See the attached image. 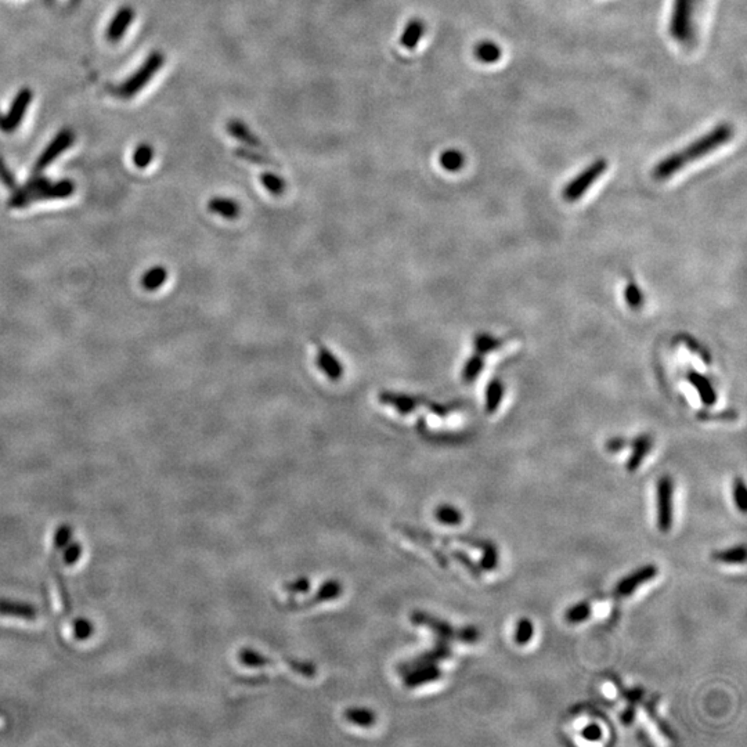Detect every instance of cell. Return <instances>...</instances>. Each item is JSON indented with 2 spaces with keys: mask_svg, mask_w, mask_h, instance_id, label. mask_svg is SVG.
Wrapping results in <instances>:
<instances>
[{
  "mask_svg": "<svg viewBox=\"0 0 747 747\" xmlns=\"http://www.w3.org/2000/svg\"><path fill=\"white\" fill-rule=\"evenodd\" d=\"M733 136V129L729 123H720L703 136L684 147L677 153H673L661 159L654 168V178L656 181H664L674 176L688 163L708 156L718 147L724 146Z\"/></svg>",
  "mask_w": 747,
  "mask_h": 747,
  "instance_id": "1",
  "label": "cell"
},
{
  "mask_svg": "<svg viewBox=\"0 0 747 747\" xmlns=\"http://www.w3.org/2000/svg\"><path fill=\"white\" fill-rule=\"evenodd\" d=\"M73 190H75V186L72 181H63L51 183L44 178H36L29 181L25 186V188L14 195V198L11 200V204L14 206H21V205L28 204L36 200L66 198L73 193Z\"/></svg>",
  "mask_w": 747,
  "mask_h": 747,
  "instance_id": "2",
  "label": "cell"
},
{
  "mask_svg": "<svg viewBox=\"0 0 747 747\" xmlns=\"http://www.w3.org/2000/svg\"><path fill=\"white\" fill-rule=\"evenodd\" d=\"M163 63L165 56L161 51H153L141 64V67L116 89V94L122 98H132L148 85L159 69L163 67Z\"/></svg>",
  "mask_w": 747,
  "mask_h": 747,
  "instance_id": "3",
  "label": "cell"
},
{
  "mask_svg": "<svg viewBox=\"0 0 747 747\" xmlns=\"http://www.w3.org/2000/svg\"><path fill=\"white\" fill-rule=\"evenodd\" d=\"M656 523L661 533H669L674 523V480L661 476L656 483Z\"/></svg>",
  "mask_w": 747,
  "mask_h": 747,
  "instance_id": "4",
  "label": "cell"
},
{
  "mask_svg": "<svg viewBox=\"0 0 747 747\" xmlns=\"http://www.w3.org/2000/svg\"><path fill=\"white\" fill-rule=\"evenodd\" d=\"M693 7L695 0H674L669 24V32L679 44H689L693 39Z\"/></svg>",
  "mask_w": 747,
  "mask_h": 747,
  "instance_id": "5",
  "label": "cell"
},
{
  "mask_svg": "<svg viewBox=\"0 0 747 747\" xmlns=\"http://www.w3.org/2000/svg\"><path fill=\"white\" fill-rule=\"evenodd\" d=\"M608 169V161L604 158L594 161L581 173H579L570 181L564 190V198L569 203H574L584 195L589 187L598 181Z\"/></svg>",
  "mask_w": 747,
  "mask_h": 747,
  "instance_id": "6",
  "label": "cell"
},
{
  "mask_svg": "<svg viewBox=\"0 0 747 747\" xmlns=\"http://www.w3.org/2000/svg\"><path fill=\"white\" fill-rule=\"evenodd\" d=\"M32 91L25 88L17 93V96L14 97L11 106H10V110L9 113H6V116H3L0 119V129L6 133H11L14 132L20 123L23 122L24 115L26 113L31 101H32Z\"/></svg>",
  "mask_w": 747,
  "mask_h": 747,
  "instance_id": "7",
  "label": "cell"
},
{
  "mask_svg": "<svg viewBox=\"0 0 747 747\" xmlns=\"http://www.w3.org/2000/svg\"><path fill=\"white\" fill-rule=\"evenodd\" d=\"M659 574V569L655 565H645L634 570L633 573L623 577L617 586H616V594L619 596H630L633 595L636 589L642 587L644 584L652 581Z\"/></svg>",
  "mask_w": 747,
  "mask_h": 747,
  "instance_id": "8",
  "label": "cell"
},
{
  "mask_svg": "<svg viewBox=\"0 0 747 747\" xmlns=\"http://www.w3.org/2000/svg\"><path fill=\"white\" fill-rule=\"evenodd\" d=\"M73 141H75V135L72 131L63 129L61 132H59L36 161L35 171L36 172L44 171L50 163H53L56 158H59L66 150H68L69 147L73 144Z\"/></svg>",
  "mask_w": 747,
  "mask_h": 747,
  "instance_id": "9",
  "label": "cell"
},
{
  "mask_svg": "<svg viewBox=\"0 0 747 747\" xmlns=\"http://www.w3.org/2000/svg\"><path fill=\"white\" fill-rule=\"evenodd\" d=\"M0 616L21 619L25 621H36L41 614L38 608L32 604L9 598H0Z\"/></svg>",
  "mask_w": 747,
  "mask_h": 747,
  "instance_id": "10",
  "label": "cell"
},
{
  "mask_svg": "<svg viewBox=\"0 0 747 747\" xmlns=\"http://www.w3.org/2000/svg\"><path fill=\"white\" fill-rule=\"evenodd\" d=\"M226 131L230 136L234 137L237 141L244 143L245 146H248L249 148H256V150L265 151L263 143L260 141L259 137L256 136L250 131V128L245 122H243L240 119H230L227 122Z\"/></svg>",
  "mask_w": 747,
  "mask_h": 747,
  "instance_id": "11",
  "label": "cell"
},
{
  "mask_svg": "<svg viewBox=\"0 0 747 747\" xmlns=\"http://www.w3.org/2000/svg\"><path fill=\"white\" fill-rule=\"evenodd\" d=\"M135 19V11L132 7L129 6H125L122 9H119L116 11V14L113 16L111 23L108 25V29H107V39L110 42H119L121 38L125 35V32L128 31V28L131 26V24Z\"/></svg>",
  "mask_w": 747,
  "mask_h": 747,
  "instance_id": "12",
  "label": "cell"
},
{
  "mask_svg": "<svg viewBox=\"0 0 747 747\" xmlns=\"http://www.w3.org/2000/svg\"><path fill=\"white\" fill-rule=\"evenodd\" d=\"M631 447H633V452H631V455H630V458H629V461L626 464V468L630 472H635L641 467V464L644 462L645 457L649 454L651 449H652V437L648 436V435L638 436V437H635Z\"/></svg>",
  "mask_w": 747,
  "mask_h": 747,
  "instance_id": "13",
  "label": "cell"
},
{
  "mask_svg": "<svg viewBox=\"0 0 747 747\" xmlns=\"http://www.w3.org/2000/svg\"><path fill=\"white\" fill-rule=\"evenodd\" d=\"M317 362L318 368L328 377L331 378L332 381L335 380H340L343 374V368H342V364H340L337 357L322 345H318L317 352Z\"/></svg>",
  "mask_w": 747,
  "mask_h": 747,
  "instance_id": "14",
  "label": "cell"
},
{
  "mask_svg": "<svg viewBox=\"0 0 747 747\" xmlns=\"http://www.w3.org/2000/svg\"><path fill=\"white\" fill-rule=\"evenodd\" d=\"M425 29H427V26H425V23L422 20H420V19L410 20L406 24L402 35H400V45L403 46L405 49H407V50L415 49L418 44L421 42V39H422V36L425 34Z\"/></svg>",
  "mask_w": 747,
  "mask_h": 747,
  "instance_id": "15",
  "label": "cell"
},
{
  "mask_svg": "<svg viewBox=\"0 0 747 747\" xmlns=\"http://www.w3.org/2000/svg\"><path fill=\"white\" fill-rule=\"evenodd\" d=\"M54 551L51 554V558H50V565H51V570H53V576L56 579V583H57V589H59V595H60V599H61V604H63V609L67 617H71L72 614V604H71V598H69L68 589L66 586V580H64V576L61 573V570L57 566V559H56V554H57V548L53 547Z\"/></svg>",
  "mask_w": 747,
  "mask_h": 747,
  "instance_id": "16",
  "label": "cell"
},
{
  "mask_svg": "<svg viewBox=\"0 0 747 747\" xmlns=\"http://www.w3.org/2000/svg\"><path fill=\"white\" fill-rule=\"evenodd\" d=\"M713 561L724 565H743L746 562V547L743 544L713 552Z\"/></svg>",
  "mask_w": 747,
  "mask_h": 747,
  "instance_id": "17",
  "label": "cell"
},
{
  "mask_svg": "<svg viewBox=\"0 0 747 747\" xmlns=\"http://www.w3.org/2000/svg\"><path fill=\"white\" fill-rule=\"evenodd\" d=\"M208 208L212 213H216L222 216L223 219H228V220H233L240 215V205L231 198L215 197L209 201Z\"/></svg>",
  "mask_w": 747,
  "mask_h": 747,
  "instance_id": "18",
  "label": "cell"
},
{
  "mask_svg": "<svg viewBox=\"0 0 747 747\" xmlns=\"http://www.w3.org/2000/svg\"><path fill=\"white\" fill-rule=\"evenodd\" d=\"M380 400L384 405H389L403 414H407L418 406V399L412 396H407V395H395V393L384 392L380 395Z\"/></svg>",
  "mask_w": 747,
  "mask_h": 747,
  "instance_id": "19",
  "label": "cell"
},
{
  "mask_svg": "<svg viewBox=\"0 0 747 747\" xmlns=\"http://www.w3.org/2000/svg\"><path fill=\"white\" fill-rule=\"evenodd\" d=\"M234 156L238 157V158L244 159L247 162H252V163L262 165V166H275V168L280 166L274 159L269 158L268 156L262 154L260 150H256V148L238 147V148L234 150Z\"/></svg>",
  "mask_w": 747,
  "mask_h": 747,
  "instance_id": "20",
  "label": "cell"
},
{
  "mask_svg": "<svg viewBox=\"0 0 747 747\" xmlns=\"http://www.w3.org/2000/svg\"><path fill=\"white\" fill-rule=\"evenodd\" d=\"M592 608L589 602H579L565 611V620L569 624H580L591 617Z\"/></svg>",
  "mask_w": 747,
  "mask_h": 747,
  "instance_id": "21",
  "label": "cell"
},
{
  "mask_svg": "<svg viewBox=\"0 0 747 747\" xmlns=\"http://www.w3.org/2000/svg\"><path fill=\"white\" fill-rule=\"evenodd\" d=\"M259 181L262 183V186L274 197H280V195H283L285 193L287 183L283 178H280L278 175H275L273 172L262 173Z\"/></svg>",
  "mask_w": 747,
  "mask_h": 747,
  "instance_id": "22",
  "label": "cell"
},
{
  "mask_svg": "<svg viewBox=\"0 0 747 747\" xmlns=\"http://www.w3.org/2000/svg\"><path fill=\"white\" fill-rule=\"evenodd\" d=\"M476 59L482 63H486V64H492V63H496L498 59L501 57V50L496 44H492V42H483V44H479L476 46L475 49Z\"/></svg>",
  "mask_w": 747,
  "mask_h": 747,
  "instance_id": "23",
  "label": "cell"
},
{
  "mask_svg": "<svg viewBox=\"0 0 747 747\" xmlns=\"http://www.w3.org/2000/svg\"><path fill=\"white\" fill-rule=\"evenodd\" d=\"M533 636H534V624H533V621L530 619H527V617H523L517 623L514 641L519 646H524V645H527L533 639Z\"/></svg>",
  "mask_w": 747,
  "mask_h": 747,
  "instance_id": "24",
  "label": "cell"
},
{
  "mask_svg": "<svg viewBox=\"0 0 747 747\" xmlns=\"http://www.w3.org/2000/svg\"><path fill=\"white\" fill-rule=\"evenodd\" d=\"M502 393H504V386L498 381V380H493L489 386H487V390H486V410L487 412H494L497 410L501 400H502Z\"/></svg>",
  "mask_w": 747,
  "mask_h": 747,
  "instance_id": "25",
  "label": "cell"
},
{
  "mask_svg": "<svg viewBox=\"0 0 747 747\" xmlns=\"http://www.w3.org/2000/svg\"><path fill=\"white\" fill-rule=\"evenodd\" d=\"M440 165L443 169L449 171V172H457L459 171L464 163H465V158H464V154L459 153L458 150H446L444 153H442L440 156Z\"/></svg>",
  "mask_w": 747,
  "mask_h": 747,
  "instance_id": "26",
  "label": "cell"
},
{
  "mask_svg": "<svg viewBox=\"0 0 747 747\" xmlns=\"http://www.w3.org/2000/svg\"><path fill=\"white\" fill-rule=\"evenodd\" d=\"M732 499L735 507L742 512H747V489L742 477H736L732 484Z\"/></svg>",
  "mask_w": 747,
  "mask_h": 747,
  "instance_id": "27",
  "label": "cell"
},
{
  "mask_svg": "<svg viewBox=\"0 0 747 747\" xmlns=\"http://www.w3.org/2000/svg\"><path fill=\"white\" fill-rule=\"evenodd\" d=\"M483 365H484L483 356L480 353H477L465 364L464 372H462V380L465 382H472L476 377L480 374V371L483 370Z\"/></svg>",
  "mask_w": 747,
  "mask_h": 747,
  "instance_id": "28",
  "label": "cell"
},
{
  "mask_svg": "<svg viewBox=\"0 0 747 747\" xmlns=\"http://www.w3.org/2000/svg\"><path fill=\"white\" fill-rule=\"evenodd\" d=\"M498 549L494 544H486L483 547V555L480 559V567L486 571H492L498 566Z\"/></svg>",
  "mask_w": 747,
  "mask_h": 747,
  "instance_id": "29",
  "label": "cell"
},
{
  "mask_svg": "<svg viewBox=\"0 0 747 747\" xmlns=\"http://www.w3.org/2000/svg\"><path fill=\"white\" fill-rule=\"evenodd\" d=\"M154 159V148L150 144H140L137 146L133 153V162L137 168H146L148 166Z\"/></svg>",
  "mask_w": 747,
  "mask_h": 747,
  "instance_id": "30",
  "label": "cell"
},
{
  "mask_svg": "<svg viewBox=\"0 0 747 747\" xmlns=\"http://www.w3.org/2000/svg\"><path fill=\"white\" fill-rule=\"evenodd\" d=\"M72 623V631H73V636L78 639V641H86L89 639L93 633H94V627L91 624V621L88 619H75Z\"/></svg>",
  "mask_w": 747,
  "mask_h": 747,
  "instance_id": "31",
  "label": "cell"
},
{
  "mask_svg": "<svg viewBox=\"0 0 747 747\" xmlns=\"http://www.w3.org/2000/svg\"><path fill=\"white\" fill-rule=\"evenodd\" d=\"M166 280V270L163 268H154L143 278V285L147 290H157Z\"/></svg>",
  "mask_w": 747,
  "mask_h": 747,
  "instance_id": "32",
  "label": "cell"
},
{
  "mask_svg": "<svg viewBox=\"0 0 747 747\" xmlns=\"http://www.w3.org/2000/svg\"><path fill=\"white\" fill-rule=\"evenodd\" d=\"M436 518L446 524H458L462 521V514L450 505H443L436 511Z\"/></svg>",
  "mask_w": 747,
  "mask_h": 747,
  "instance_id": "33",
  "label": "cell"
},
{
  "mask_svg": "<svg viewBox=\"0 0 747 747\" xmlns=\"http://www.w3.org/2000/svg\"><path fill=\"white\" fill-rule=\"evenodd\" d=\"M691 381L693 382V385L698 387L699 393L702 395V399L706 403H713V400H716L714 397V392H713V387L710 386V384L702 378V377H696V375H692L691 377Z\"/></svg>",
  "mask_w": 747,
  "mask_h": 747,
  "instance_id": "34",
  "label": "cell"
},
{
  "mask_svg": "<svg viewBox=\"0 0 747 747\" xmlns=\"http://www.w3.org/2000/svg\"><path fill=\"white\" fill-rule=\"evenodd\" d=\"M82 545L79 543H72L63 554V564L66 566H73L82 557Z\"/></svg>",
  "mask_w": 747,
  "mask_h": 747,
  "instance_id": "35",
  "label": "cell"
},
{
  "mask_svg": "<svg viewBox=\"0 0 747 747\" xmlns=\"http://www.w3.org/2000/svg\"><path fill=\"white\" fill-rule=\"evenodd\" d=\"M624 296H626V300H627V303H629L630 308H633V309H639V308H641L644 298H642V294H641L639 288H638L635 284H630V285L626 288V294H624Z\"/></svg>",
  "mask_w": 747,
  "mask_h": 747,
  "instance_id": "36",
  "label": "cell"
},
{
  "mask_svg": "<svg viewBox=\"0 0 747 747\" xmlns=\"http://www.w3.org/2000/svg\"><path fill=\"white\" fill-rule=\"evenodd\" d=\"M580 735H581L583 739H586V741H589V742H598V741L602 739L604 732H602V728H601L599 725L594 724V723H592V724L586 725V726L581 729Z\"/></svg>",
  "mask_w": 747,
  "mask_h": 747,
  "instance_id": "37",
  "label": "cell"
},
{
  "mask_svg": "<svg viewBox=\"0 0 747 747\" xmlns=\"http://www.w3.org/2000/svg\"><path fill=\"white\" fill-rule=\"evenodd\" d=\"M498 346V340L492 338V337H487V335H480L477 337L476 340V349H477V353L480 355H484L490 350H494Z\"/></svg>",
  "mask_w": 747,
  "mask_h": 747,
  "instance_id": "38",
  "label": "cell"
},
{
  "mask_svg": "<svg viewBox=\"0 0 747 747\" xmlns=\"http://www.w3.org/2000/svg\"><path fill=\"white\" fill-rule=\"evenodd\" d=\"M0 181H3V184L7 186L9 188H16V179L1 157H0Z\"/></svg>",
  "mask_w": 747,
  "mask_h": 747,
  "instance_id": "39",
  "label": "cell"
},
{
  "mask_svg": "<svg viewBox=\"0 0 747 747\" xmlns=\"http://www.w3.org/2000/svg\"><path fill=\"white\" fill-rule=\"evenodd\" d=\"M635 717H636V707H635V703H630L620 714V721L624 726H630V725L634 724Z\"/></svg>",
  "mask_w": 747,
  "mask_h": 747,
  "instance_id": "40",
  "label": "cell"
},
{
  "mask_svg": "<svg viewBox=\"0 0 747 747\" xmlns=\"http://www.w3.org/2000/svg\"><path fill=\"white\" fill-rule=\"evenodd\" d=\"M627 440L623 439V437H613L611 440L606 442V450L609 453H619L621 452L626 446H627Z\"/></svg>",
  "mask_w": 747,
  "mask_h": 747,
  "instance_id": "41",
  "label": "cell"
},
{
  "mask_svg": "<svg viewBox=\"0 0 747 747\" xmlns=\"http://www.w3.org/2000/svg\"><path fill=\"white\" fill-rule=\"evenodd\" d=\"M644 696V691L641 688H634V689H629L626 691L624 693V698L629 701V703H638Z\"/></svg>",
  "mask_w": 747,
  "mask_h": 747,
  "instance_id": "42",
  "label": "cell"
}]
</instances>
